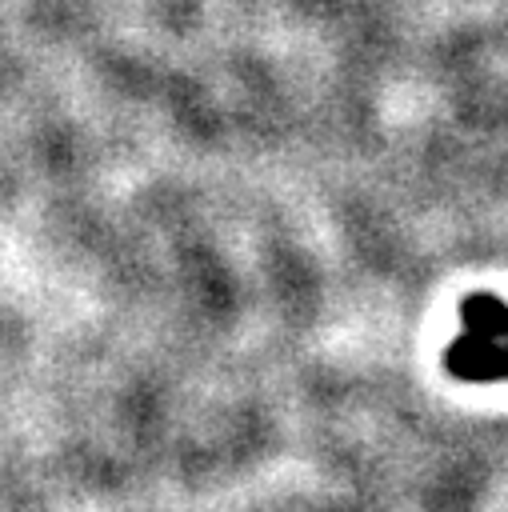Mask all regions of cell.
<instances>
[{
	"label": "cell",
	"mask_w": 508,
	"mask_h": 512,
	"mask_svg": "<svg viewBox=\"0 0 508 512\" xmlns=\"http://www.w3.org/2000/svg\"><path fill=\"white\" fill-rule=\"evenodd\" d=\"M444 372L468 384L508 380V304L492 292L460 300V332L444 348Z\"/></svg>",
	"instance_id": "obj_1"
}]
</instances>
